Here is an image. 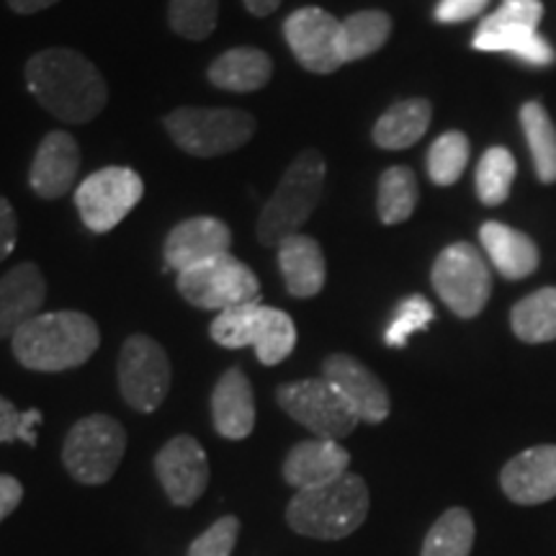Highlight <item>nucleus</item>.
Returning a JSON list of instances; mask_svg holds the SVG:
<instances>
[{
	"label": "nucleus",
	"mask_w": 556,
	"mask_h": 556,
	"mask_svg": "<svg viewBox=\"0 0 556 556\" xmlns=\"http://www.w3.org/2000/svg\"><path fill=\"white\" fill-rule=\"evenodd\" d=\"M24 73L34 99L60 122L86 124L96 119L109 101L106 80L99 67L78 50H41L31 54Z\"/></svg>",
	"instance_id": "nucleus-1"
},
{
	"label": "nucleus",
	"mask_w": 556,
	"mask_h": 556,
	"mask_svg": "<svg viewBox=\"0 0 556 556\" xmlns=\"http://www.w3.org/2000/svg\"><path fill=\"white\" fill-rule=\"evenodd\" d=\"M101 332L83 312H47L26 323L11 338L13 356L29 371L58 374L78 368L99 351Z\"/></svg>",
	"instance_id": "nucleus-2"
},
{
	"label": "nucleus",
	"mask_w": 556,
	"mask_h": 556,
	"mask_svg": "<svg viewBox=\"0 0 556 556\" xmlns=\"http://www.w3.org/2000/svg\"><path fill=\"white\" fill-rule=\"evenodd\" d=\"M368 486L358 475H343L317 490L296 492L287 505V523L299 536L338 541L356 533L368 516Z\"/></svg>",
	"instance_id": "nucleus-3"
},
{
	"label": "nucleus",
	"mask_w": 556,
	"mask_h": 556,
	"mask_svg": "<svg viewBox=\"0 0 556 556\" xmlns=\"http://www.w3.org/2000/svg\"><path fill=\"white\" fill-rule=\"evenodd\" d=\"M325 157L317 150H304L294 157L283 173L281 184L276 186L274 197L266 201L258 217L261 245L278 248V242L296 235L307 225V219L315 212L325 189Z\"/></svg>",
	"instance_id": "nucleus-4"
},
{
	"label": "nucleus",
	"mask_w": 556,
	"mask_h": 556,
	"mask_svg": "<svg viewBox=\"0 0 556 556\" xmlns=\"http://www.w3.org/2000/svg\"><path fill=\"white\" fill-rule=\"evenodd\" d=\"M212 340L222 348H255L261 364L276 366L291 356L296 348V328L283 309L253 302L219 312L214 317Z\"/></svg>",
	"instance_id": "nucleus-5"
},
{
	"label": "nucleus",
	"mask_w": 556,
	"mask_h": 556,
	"mask_svg": "<svg viewBox=\"0 0 556 556\" xmlns=\"http://www.w3.org/2000/svg\"><path fill=\"white\" fill-rule=\"evenodd\" d=\"M165 131L193 157H219L240 150L255 135V116L240 109L184 106L163 119Z\"/></svg>",
	"instance_id": "nucleus-6"
},
{
	"label": "nucleus",
	"mask_w": 556,
	"mask_h": 556,
	"mask_svg": "<svg viewBox=\"0 0 556 556\" xmlns=\"http://www.w3.org/2000/svg\"><path fill=\"white\" fill-rule=\"evenodd\" d=\"M127 433L114 417L88 415L67 430L62 446V464L67 475L80 484H103L119 469Z\"/></svg>",
	"instance_id": "nucleus-7"
},
{
	"label": "nucleus",
	"mask_w": 556,
	"mask_h": 556,
	"mask_svg": "<svg viewBox=\"0 0 556 556\" xmlns=\"http://www.w3.org/2000/svg\"><path fill=\"white\" fill-rule=\"evenodd\" d=\"M178 291L193 307L212 309L217 315L242 304L261 302L258 276L229 253L178 274Z\"/></svg>",
	"instance_id": "nucleus-8"
},
{
	"label": "nucleus",
	"mask_w": 556,
	"mask_h": 556,
	"mask_svg": "<svg viewBox=\"0 0 556 556\" xmlns=\"http://www.w3.org/2000/svg\"><path fill=\"white\" fill-rule=\"evenodd\" d=\"M433 289L456 317L471 319L484 309L492 276L484 255L471 242H454L433 263Z\"/></svg>",
	"instance_id": "nucleus-9"
},
{
	"label": "nucleus",
	"mask_w": 556,
	"mask_h": 556,
	"mask_svg": "<svg viewBox=\"0 0 556 556\" xmlns=\"http://www.w3.org/2000/svg\"><path fill=\"white\" fill-rule=\"evenodd\" d=\"M276 402L291 420L325 441H343L361 422L356 413L348 407V402L340 397L338 389L325 379L281 384L276 389Z\"/></svg>",
	"instance_id": "nucleus-10"
},
{
	"label": "nucleus",
	"mask_w": 556,
	"mask_h": 556,
	"mask_svg": "<svg viewBox=\"0 0 556 556\" xmlns=\"http://www.w3.org/2000/svg\"><path fill=\"white\" fill-rule=\"evenodd\" d=\"M142 193L144 184L139 173L111 165L83 178V184L75 189V206H78L83 225L90 232L103 235L127 217L139 204Z\"/></svg>",
	"instance_id": "nucleus-11"
},
{
	"label": "nucleus",
	"mask_w": 556,
	"mask_h": 556,
	"mask_svg": "<svg viewBox=\"0 0 556 556\" xmlns=\"http://www.w3.org/2000/svg\"><path fill=\"white\" fill-rule=\"evenodd\" d=\"M170 361L165 348L148 336H131L122 345L119 392L137 413H155L170 392Z\"/></svg>",
	"instance_id": "nucleus-12"
},
{
	"label": "nucleus",
	"mask_w": 556,
	"mask_h": 556,
	"mask_svg": "<svg viewBox=\"0 0 556 556\" xmlns=\"http://www.w3.org/2000/svg\"><path fill=\"white\" fill-rule=\"evenodd\" d=\"M283 39L294 60L309 73L328 75L343 67L338 52L340 21L328 11L309 5L289 13V18L283 21Z\"/></svg>",
	"instance_id": "nucleus-13"
},
{
	"label": "nucleus",
	"mask_w": 556,
	"mask_h": 556,
	"mask_svg": "<svg viewBox=\"0 0 556 556\" xmlns=\"http://www.w3.org/2000/svg\"><path fill=\"white\" fill-rule=\"evenodd\" d=\"M155 475L176 507H191L206 492L208 458L197 438L176 435L157 451Z\"/></svg>",
	"instance_id": "nucleus-14"
},
{
	"label": "nucleus",
	"mask_w": 556,
	"mask_h": 556,
	"mask_svg": "<svg viewBox=\"0 0 556 556\" xmlns=\"http://www.w3.org/2000/svg\"><path fill=\"white\" fill-rule=\"evenodd\" d=\"M323 379L338 389L361 422H384L392 409V400L377 374L348 353H332L323 364Z\"/></svg>",
	"instance_id": "nucleus-15"
},
{
	"label": "nucleus",
	"mask_w": 556,
	"mask_h": 556,
	"mask_svg": "<svg viewBox=\"0 0 556 556\" xmlns=\"http://www.w3.org/2000/svg\"><path fill=\"white\" fill-rule=\"evenodd\" d=\"M232 232L217 217H191L170 229L165 238V266L176 274H184L199 263L229 253Z\"/></svg>",
	"instance_id": "nucleus-16"
},
{
	"label": "nucleus",
	"mask_w": 556,
	"mask_h": 556,
	"mask_svg": "<svg viewBox=\"0 0 556 556\" xmlns=\"http://www.w3.org/2000/svg\"><path fill=\"white\" fill-rule=\"evenodd\" d=\"M500 486L516 505H541L556 497V446L526 448L500 471Z\"/></svg>",
	"instance_id": "nucleus-17"
},
{
	"label": "nucleus",
	"mask_w": 556,
	"mask_h": 556,
	"mask_svg": "<svg viewBox=\"0 0 556 556\" xmlns=\"http://www.w3.org/2000/svg\"><path fill=\"white\" fill-rule=\"evenodd\" d=\"M80 168V148L67 131H50L31 160L29 186L39 199L54 201L73 191Z\"/></svg>",
	"instance_id": "nucleus-18"
},
{
	"label": "nucleus",
	"mask_w": 556,
	"mask_h": 556,
	"mask_svg": "<svg viewBox=\"0 0 556 556\" xmlns=\"http://www.w3.org/2000/svg\"><path fill=\"white\" fill-rule=\"evenodd\" d=\"M348 467H351V454L340 446V441L312 438L289 451L281 471L287 484L294 486L296 492H304L336 482L348 475Z\"/></svg>",
	"instance_id": "nucleus-19"
},
{
	"label": "nucleus",
	"mask_w": 556,
	"mask_h": 556,
	"mask_svg": "<svg viewBox=\"0 0 556 556\" xmlns=\"http://www.w3.org/2000/svg\"><path fill=\"white\" fill-rule=\"evenodd\" d=\"M45 299L47 281L34 263H18L0 278V340L13 338L26 323L41 315Z\"/></svg>",
	"instance_id": "nucleus-20"
},
{
	"label": "nucleus",
	"mask_w": 556,
	"mask_h": 556,
	"mask_svg": "<svg viewBox=\"0 0 556 556\" xmlns=\"http://www.w3.org/2000/svg\"><path fill=\"white\" fill-rule=\"evenodd\" d=\"M214 430L229 441H242L255 428V397L242 368H227L212 392Z\"/></svg>",
	"instance_id": "nucleus-21"
},
{
	"label": "nucleus",
	"mask_w": 556,
	"mask_h": 556,
	"mask_svg": "<svg viewBox=\"0 0 556 556\" xmlns=\"http://www.w3.org/2000/svg\"><path fill=\"white\" fill-rule=\"evenodd\" d=\"M278 268H281L289 294L296 299L317 296L328 278L323 248L315 238L302 232L278 242Z\"/></svg>",
	"instance_id": "nucleus-22"
},
{
	"label": "nucleus",
	"mask_w": 556,
	"mask_h": 556,
	"mask_svg": "<svg viewBox=\"0 0 556 556\" xmlns=\"http://www.w3.org/2000/svg\"><path fill=\"white\" fill-rule=\"evenodd\" d=\"M479 242H482L486 258L507 281H520L539 268V248L520 229H513L503 222H486L479 229Z\"/></svg>",
	"instance_id": "nucleus-23"
},
{
	"label": "nucleus",
	"mask_w": 556,
	"mask_h": 556,
	"mask_svg": "<svg viewBox=\"0 0 556 556\" xmlns=\"http://www.w3.org/2000/svg\"><path fill=\"white\" fill-rule=\"evenodd\" d=\"M208 83L229 93H253L268 86L274 75V60L258 47H235L222 52L208 65Z\"/></svg>",
	"instance_id": "nucleus-24"
},
{
	"label": "nucleus",
	"mask_w": 556,
	"mask_h": 556,
	"mask_svg": "<svg viewBox=\"0 0 556 556\" xmlns=\"http://www.w3.org/2000/svg\"><path fill=\"white\" fill-rule=\"evenodd\" d=\"M471 47L479 52L513 54L531 67H548L556 62V52L539 29L531 26H484L479 24Z\"/></svg>",
	"instance_id": "nucleus-25"
},
{
	"label": "nucleus",
	"mask_w": 556,
	"mask_h": 556,
	"mask_svg": "<svg viewBox=\"0 0 556 556\" xmlns=\"http://www.w3.org/2000/svg\"><path fill=\"white\" fill-rule=\"evenodd\" d=\"M433 119V106L426 99H407L394 103L392 109H387L379 116V122L374 124V142L381 150H407L415 142H420V137H426Z\"/></svg>",
	"instance_id": "nucleus-26"
},
{
	"label": "nucleus",
	"mask_w": 556,
	"mask_h": 556,
	"mask_svg": "<svg viewBox=\"0 0 556 556\" xmlns=\"http://www.w3.org/2000/svg\"><path fill=\"white\" fill-rule=\"evenodd\" d=\"M389 34H392V18L384 11H358L340 21L338 52L343 65L371 58L387 45Z\"/></svg>",
	"instance_id": "nucleus-27"
},
{
	"label": "nucleus",
	"mask_w": 556,
	"mask_h": 556,
	"mask_svg": "<svg viewBox=\"0 0 556 556\" xmlns=\"http://www.w3.org/2000/svg\"><path fill=\"white\" fill-rule=\"evenodd\" d=\"M510 328L531 345L556 340V287L539 289L520 299L510 312Z\"/></svg>",
	"instance_id": "nucleus-28"
},
{
	"label": "nucleus",
	"mask_w": 556,
	"mask_h": 556,
	"mask_svg": "<svg viewBox=\"0 0 556 556\" xmlns=\"http://www.w3.org/2000/svg\"><path fill=\"white\" fill-rule=\"evenodd\" d=\"M520 127H523L539 180L541 184H556V129L552 116L539 101H528L520 109Z\"/></svg>",
	"instance_id": "nucleus-29"
},
{
	"label": "nucleus",
	"mask_w": 556,
	"mask_h": 556,
	"mask_svg": "<svg viewBox=\"0 0 556 556\" xmlns=\"http://www.w3.org/2000/svg\"><path fill=\"white\" fill-rule=\"evenodd\" d=\"M475 518L464 507H448L441 518L430 526L422 541L420 556H469L475 546Z\"/></svg>",
	"instance_id": "nucleus-30"
},
{
	"label": "nucleus",
	"mask_w": 556,
	"mask_h": 556,
	"mask_svg": "<svg viewBox=\"0 0 556 556\" xmlns=\"http://www.w3.org/2000/svg\"><path fill=\"white\" fill-rule=\"evenodd\" d=\"M417 206V178L405 165H394L381 173L377 212L384 225H400L413 217Z\"/></svg>",
	"instance_id": "nucleus-31"
},
{
	"label": "nucleus",
	"mask_w": 556,
	"mask_h": 556,
	"mask_svg": "<svg viewBox=\"0 0 556 556\" xmlns=\"http://www.w3.org/2000/svg\"><path fill=\"white\" fill-rule=\"evenodd\" d=\"M516 157L505 148H490L477 165V197L484 206H500L516 180Z\"/></svg>",
	"instance_id": "nucleus-32"
},
{
	"label": "nucleus",
	"mask_w": 556,
	"mask_h": 556,
	"mask_svg": "<svg viewBox=\"0 0 556 556\" xmlns=\"http://www.w3.org/2000/svg\"><path fill=\"white\" fill-rule=\"evenodd\" d=\"M469 139L464 131H446L430 144L428 176L435 186H454L469 165Z\"/></svg>",
	"instance_id": "nucleus-33"
},
{
	"label": "nucleus",
	"mask_w": 556,
	"mask_h": 556,
	"mask_svg": "<svg viewBox=\"0 0 556 556\" xmlns=\"http://www.w3.org/2000/svg\"><path fill=\"white\" fill-rule=\"evenodd\" d=\"M219 0H170L168 24L178 37L204 41L217 29Z\"/></svg>",
	"instance_id": "nucleus-34"
},
{
	"label": "nucleus",
	"mask_w": 556,
	"mask_h": 556,
	"mask_svg": "<svg viewBox=\"0 0 556 556\" xmlns=\"http://www.w3.org/2000/svg\"><path fill=\"white\" fill-rule=\"evenodd\" d=\"M435 319V309L433 304L428 302L422 294H413L407 299H402L394 309L392 319H389L387 332H384V343L389 348H405L407 340L415 336V332L426 330L430 323Z\"/></svg>",
	"instance_id": "nucleus-35"
},
{
	"label": "nucleus",
	"mask_w": 556,
	"mask_h": 556,
	"mask_svg": "<svg viewBox=\"0 0 556 556\" xmlns=\"http://www.w3.org/2000/svg\"><path fill=\"white\" fill-rule=\"evenodd\" d=\"M238 536L240 520L235 516H225L217 523L208 526L199 539H193L189 556H232Z\"/></svg>",
	"instance_id": "nucleus-36"
},
{
	"label": "nucleus",
	"mask_w": 556,
	"mask_h": 556,
	"mask_svg": "<svg viewBox=\"0 0 556 556\" xmlns=\"http://www.w3.org/2000/svg\"><path fill=\"white\" fill-rule=\"evenodd\" d=\"M41 426L39 409H21L13 407V402L0 397V443L24 441L29 446H37V428Z\"/></svg>",
	"instance_id": "nucleus-37"
},
{
	"label": "nucleus",
	"mask_w": 556,
	"mask_h": 556,
	"mask_svg": "<svg viewBox=\"0 0 556 556\" xmlns=\"http://www.w3.org/2000/svg\"><path fill=\"white\" fill-rule=\"evenodd\" d=\"M544 18V3L541 0H503L497 11L482 18L484 26H531L539 29Z\"/></svg>",
	"instance_id": "nucleus-38"
},
{
	"label": "nucleus",
	"mask_w": 556,
	"mask_h": 556,
	"mask_svg": "<svg viewBox=\"0 0 556 556\" xmlns=\"http://www.w3.org/2000/svg\"><path fill=\"white\" fill-rule=\"evenodd\" d=\"M490 0H438L433 16L438 24H464L486 11Z\"/></svg>",
	"instance_id": "nucleus-39"
},
{
	"label": "nucleus",
	"mask_w": 556,
	"mask_h": 556,
	"mask_svg": "<svg viewBox=\"0 0 556 556\" xmlns=\"http://www.w3.org/2000/svg\"><path fill=\"white\" fill-rule=\"evenodd\" d=\"M16 238H18L16 212H13L9 199L0 197V263L16 250Z\"/></svg>",
	"instance_id": "nucleus-40"
},
{
	"label": "nucleus",
	"mask_w": 556,
	"mask_h": 556,
	"mask_svg": "<svg viewBox=\"0 0 556 556\" xmlns=\"http://www.w3.org/2000/svg\"><path fill=\"white\" fill-rule=\"evenodd\" d=\"M21 497H24V486H21L18 479L0 475V523L21 505Z\"/></svg>",
	"instance_id": "nucleus-41"
},
{
	"label": "nucleus",
	"mask_w": 556,
	"mask_h": 556,
	"mask_svg": "<svg viewBox=\"0 0 556 556\" xmlns=\"http://www.w3.org/2000/svg\"><path fill=\"white\" fill-rule=\"evenodd\" d=\"M5 3H9V9L13 13H18V16H31V13L52 9L60 0H5Z\"/></svg>",
	"instance_id": "nucleus-42"
},
{
	"label": "nucleus",
	"mask_w": 556,
	"mask_h": 556,
	"mask_svg": "<svg viewBox=\"0 0 556 556\" xmlns=\"http://www.w3.org/2000/svg\"><path fill=\"white\" fill-rule=\"evenodd\" d=\"M242 3H245L248 13H253V16L258 18H266L278 9V5H281V0H242Z\"/></svg>",
	"instance_id": "nucleus-43"
}]
</instances>
